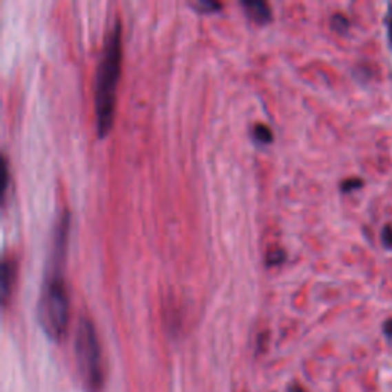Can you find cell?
Returning <instances> with one entry per match:
<instances>
[{
	"mask_svg": "<svg viewBox=\"0 0 392 392\" xmlns=\"http://www.w3.org/2000/svg\"><path fill=\"white\" fill-rule=\"evenodd\" d=\"M70 235V213L63 210L52 229L51 249L37 305L39 323L51 340H60L70 323V298L66 291L65 264Z\"/></svg>",
	"mask_w": 392,
	"mask_h": 392,
	"instance_id": "cell-1",
	"label": "cell"
},
{
	"mask_svg": "<svg viewBox=\"0 0 392 392\" xmlns=\"http://www.w3.org/2000/svg\"><path fill=\"white\" fill-rule=\"evenodd\" d=\"M121 23L114 20L103 43L94 81V111L97 134L106 136L112 129L116 89L121 74Z\"/></svg>",
	"mask_w": 392,
	"mask_h": 392,
	"instance_id": "cell-2",
	"label": "cell"
},
{
	"mask_svg": "<svg viewBox=\"0 0 392 392\" xmlns=\"http://www.w3.org/2000/svg\"><path fill=\"white\" fill-rule=\"evenodd\" d=\"M75 363L83 386L87 392H100L103 386L101 351L92 322L80 318L74 337Z\"/></svg>",
	"mask_w": 392,
	"mask_h": 392,
	"instance_id": "cell-3",
	"label": "cell"
},
{
	"mask_svg": "<svg viewBox=\"0 0 392 392\" xmlns=\"http://www.w3.org/2000/svg\"><path fill=\"white\" fill-rule=\"evenodd\" d=\"M243 6L249 17L256 23H267L271 19V10L264 0H245Z\"/></svg>",
	"mask_w": 392,
	"mask_h": 392,
	"instance_id": "cell-4",
	"label": "cell"
},
{
	"mask_svg": "<svg viewBox=\"0 0 392 392\" xmlns=\"http://www.w3.org/2000/svg\"><path fill=\"white\" fill-rule=\"evenodd\" d=\"M3 271H2V296H3V302L6 304L8 300V296L11 294L12 290V284H14V278H16V262L14 259L10 256H5L3 259Z\"/></svg>",
	"mask_w": 392,
	"mask_h": 392,
	"instance_id": "cell-5",
	"label": "cell"
},
{
	"mask_svg": "<svg viewBox=\"0 0 392 392\" xmlns=\"http://www.w3.org/2000/svg\"><path fill=\"white\" fill-rule=\"evenodd\" d=\"M251 134L254 136V140L259 141V143H270L271 141V129L268 127L264 123H256V125L253 126Z\"/></svg>",
	"mask_w": 392,
	"mask_h": 392,
	"instance_id": "cell-6",
	"label": "cell"
},
{
	"mask_svg": "<svg viewBox=\"0 0 392 392\" xmlns=\"http://www.w3.org/2000/svg\"><path fill=\"white\" fill-rule=\"evenodd\" d=\"M192 6H194L195 10L207 12V11H213V10H219L221 8V3L209 2V0H196V2H192Z\"/></svg>",
	"mask_w": 392,
	"mask_h": 392,
	"instance_id": "cell-7",
	"label": "cell"
},
{
	"mask_svg": "<svg viewBox=\"0 0 392 392\" xmlns=\"http://www.w3.org/2000/svg\"><path fill=\"white\" fill-rule=\"evenodd\" d=\"M282 256H284V251H282L280 249H274L271 251H268V254H267L268 264L276 265V264L282 262V260H284V258H282Z\"/></svg>",
	"mask_w": 392,
	"mask_h": 392,
	"instance_id": "cell-8",
	"label": "cell"
},
{
	"mask_svg": "<svg viewBox=\"0 0 392 392\" xmlns=\"http://www.w3.org/2000/svg\"><path fill=\"white\" fill-rule=\"evenodd\" d=\"M288 392H305V391L302 389L300 386H291L290 389H288Z\"/></svg>",
	"mask_w": 392,
	"mask_h": 392,
	"instance_id": "cell-9",
	"label": "cell"
}]
</instances>
